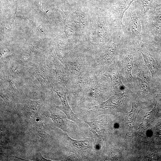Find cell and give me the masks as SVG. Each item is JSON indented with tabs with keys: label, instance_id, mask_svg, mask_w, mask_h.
I'll return each instance as SVG.
<instances>
[{
	"label": "cell",
	"instance_id": "7",
	"mask_svg": "<svg viewBox=\"0 0 161 161\" xmlns=\"http://www.w3.org/2000/svg\"><path fill=\"white\" fill-rule=\"evenodd\" d=\"M119 107L118 104L113 103L109 99L98 106L89 108L87 112L91 118L95 119L102 114L115 115L118 112Z\"/></svg>",
	"mask_w": 161,
	"mask_h": 161
},
{
	"label": "cell",
	"instance_id": "17",
	"mask_svg": "<svg viewBox=\"0 0 161 161\" xmlns=\"http://www.w3.org/2000/svg\"><path fill=\"white\" fill-rule=\"evenodd\" d=\"M137 76L140 81L141 90L144 93L151 95L149 81L144 68L140 66L138 67Z\"/></svg>",
	"mask_w": 161,
	"mask_h": 161
},
{
	"label": "cell",
	"instance_id": "16",
	"mask_svg": "<svg viewBox=\"0 0 161 161\" xmlns=\"http://www.w3.org/2000/svg\"><path fill=\"white\" fill-rule=\"evenodd\" d=\"M112 84L115 90L119 92H124L126 87L123 84L120 76L118 69L116 66L113 68L109 73Z\"/></svg>",
	"mask_w": 161,
	"mask_h": 161
},
{
	"label": "cell",
	"instance_id": "15",
	"mask_svg": "<svg viewBox=\"0 0 161 161\" xmlns=\"http://www.w3.org/2000/svg\"><path fill=\"white\" fill-rule=\"evenodd\" d=\"M156 103L150 111L146 113L143 117L138 129L141 130L154 126L158 121L160 114L158 112Z\"/></svg>",
	"mask_w": 161,
	"mask_h": 161
},
{
	"label": "cell",
	"instance_id": "2",
	"mask_svg": "<svg viewBox=\"0 0 161 161\" xmlns=\"http://www.w3.org/2000/svg\"><path fill=\"white\" fill-rule=\"evenodd\" d=\"M154 41L145 40L136 48L142 56L145 64L150 71L153 79L158 78L161 75L160 56Z\"/></svg>",
	"mask_w": 161,
	"mask_h": 161
},
{
	"label": "cell",
	"instance_id": "18",
	"mask_svg": "<svg viewBox=\"0 0 161 161\" xmlns=\"http://www.w3.org/2000/svg\"><path fill=\"white\" fill-rule=\"evenodd\" d=\"M116 50V44L114 43L110 44L105 51L104 58L106 60L111 59L115 55Z\"/></svg>",
	"mask_w": 161,
	"mask_h": 161
},
{
	"label": "cell",
	"instance_id": "20",
	"mask_svg": "<svg viewBox=\"0 0 161 161\" xmlns=\"http://www.w3.org/2000/svg\"><path fill=\"white\" fill-rule=\"evenodd\" d=\"M33 160L35 161H52L50 160L44 158L40 153L36 155L33 157Z\"/></svg>",
	"mask_w": 161,
	"mask_h": 161
},
{
	"label": "cell",
	"instance_id": "4",
	"mask_svg": "<svg viewBox=\"0 0 161 161\" xmlns=\"http://www.w3.org/2000/svg\"><path fill=\"white\" fill-rule=\"evenodd\" d=\"M144 40L155 41L161 38V7L145 18H142Z\"/></svg>",
	"mask_w": 161,
	"mask_h": 161
},
{
	"label": "cell",
	"instance_id": "1",
	"mask_svg": "<svg viewBox=\"0 0 161 161\" xmlns=\"http://www.w3.org/2000/svg\"><path fill=\"white\" fill-rule=\"evenodd\" d=\"M123 29L121 39L136 48L144 41L142 18L140 17L136 5L130 7L123 16Z\"/></svg>",
	"mask_w": 161,
	"mask_h": 161
},
{
	"label": "cell",
	"instance_id": "14",
	"mask_svg": "<svg viewBox=\"0 0 161 161\" xmlns=\"http://www.w3.org/2000/svg\"><path fill=\"white\" fill-rule=\"evenodd\" d=\"M135 0H120L117 3L115 10V16L118 24L119 34L121 35L123 29V19L126 11Z\"/></svg>",
	"mask_w": 161,
	"mask_h": 161
},
{
	"label": "cell",
	"instance_id": "21",
	"mask_svg": "<svg viewBox=\"0 0 161 161\" xmlns=\"http://www.w3.org/2000/svg\"><path fill=\"white\" fill-rule=\"evenodd\" d=\"M158 93L159 97V100L161 101V83L158 89Z\"/></svg>",
	"mask_w": 161,
	"mask_h": 161
},
{
	"label": "cell",
	"instance_id": "12",
	"mask_svg": "<svg viewBox=\"0 0 161 161\" xmlns=\"http://www.w3.org/2000/svg\"><path fill=\"white\" fill-rule=\"evenodd\" d=\"M32 123L33 131L36 138L42 142L47 141L51 131L49 125L40 118Z\"/></svg>",
	"mask_w": 161,
	"mask_h": 161
},
{
	"label": "cell",
	"instance_id": "13",
	"mask_svg": "<svg viewBox=\"0 0 161 161\" xmlns=\"http://www.w3.org/2000/svg\"><path fill=\"white\" fill-rule=\"evenodd\" d=\"M49 111L50 116L44 114L51 119L56 127L61 129L64 132L70 133L72 131L73 123L71 120L51 110Z\"/></svg>",
	"mask_w": 161,
	"mask_h": 161
},
{
	"label": "cell",
	"instance_id": "11",
	"mask_svg": "<svg viewBox=\"0 0 161 161\" xmlns=\"http://www.w3.org/2000/svg\"><path fill=\"white\" fill-rule=\"evenodd\" d=\"M136 6L141 18H145L161 6V0H137Z\"/></svg>",
	"mask_w": 161,
	"mask_h": 161
},
{
	"label": "cell",
	"instance_id": "8",
	"mask_svg": "<svg viewBox=\"0 0 161 161\" xmlns=\"http://www.w3.org/2000/svg\"><path fill=\"white\" fill-rule=\"evenodd\" d=\"M131 103V110L125 116L126 137L131 135L138 114L142 110L146 108L138 101L132 100Z\"/></svg>",
	"mask_w": 161,
	"mask_h": 161
},
{
	"label": "cell",
	"instance_id": "9",
	"mask_svg": "<svg viewBox=\"0 0 161 161\" xmlns=\"http://www.w3.org/2000/svg\"><path fill=\"white\" fill-rule=\"evenodd\" d=\"M44 103L43 99L35 100L28 99L26 101L23 111L26 118L31 123L39 118L38 114Z\"/></svg>",
	"mask_w": 161,
	"mask_h": 161
},
{
	"label": "cell",
	"instance_id": "5",
	"mask_svg": "<svg viewBox=\"0 0 161 161\" xmlns=\"http://www.w3.org/2000/svg\"><path fill=\"white\" fill-rule=\"evenodd\" d=\"M122 49L121 57L122 60L124 75L129 84L132 85L133 76L131 71L133 66V61L136 54L139 52L133 45L122 41Z\"/></svg>",
	"mask_w": 161,
	"mask_h": 161
},
{
	"label": "cell",
	"instance_id": "10",
	"mask_svg": "<svg viewBox=\"0 0 161 161\" xmlns=\"http://www.w3.org/2000/svg\"><path fill=\"white\" fill-rule=\"evenodd\" d=\"M55 92L60 99L61 105L60 106H58L54 104L53 107L63 112L68 119L74 122L79 126H82L81 121L72 112L68 104L65 93L63 91L56 90L55 91Z\"/></svg>",
	"mask_w": 161,
	"mask_h": 161
},
{
	"label": "cell",
	"instance_id": "6",
	"mask_svg": "<svg viewBox=\"0 0 161 161\" xmlns=\"http://www.w3.org/2000/svg\"><path fill=\"white\" fill-rule=\"evenodd\" d=\"M106 119L104 118L98 121L85 122L90 128V131L93 134L95 139L94 148L96 151L101 148L103 142L106 141L107 131Z\"/></svg>",
	"mask_w": 161,
	"mask_h": 161
},
{
	"label": "cell",
	"instance_id": "19",
	"mask_svg": "<svg viewBox=\"0 0 161 161\" xmlns=\"http://www.w3.org/2000/svg\"><path fill=\"white\" fill-rule=\"evenodd\" d=\"M79 160L77 156L75 153L70 155L62 161H78Z\"/></svg>",
	"mask_w": 161,
	"mask_h": 161
},
{
	"label": "cell",
	"instance_id": "3",
	"mask_svg": "<svg viewBox=\"0 0 161 161\" xmlns=\"http://www.w3.org/2000/svg\"><path fill=\"white\" fill-rule=\"evenodd\" d=\"M64 140L68 151L75 154L79 160H88L95 152L91 139L76 140L70 138L66 132H64Z\"/></svg>",
	"mask_w": 161,
	"mask_h": 161
}]
</instances>
